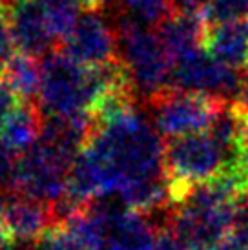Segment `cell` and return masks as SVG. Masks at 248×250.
Instances as JSON below:
<instances>
[{
  "label": "cell",
  "instance_id": "1",
  "mask_svg": "<svg viewBox=\"0 0 248 250\" xmlns=\"http://www.w3.org/2000/svg\"><path fill=\"white\" fill-rule=\"evenodd\" d=\"M119 62L128 75L133 93L145 103L170 88L172 59L157 31L119 17Z\"/></svg>",
  "mask_w": 248,
  "mask_h": 250
},
{
  "label": "cell",
  "instance_id": "2",
  "mask_svg": "<svg viewBox=\"0 0 248 250\" xmlns=\"http://www.w3.org/2000/svg\"><path fill=\"white\" fill-rule=\"evenodd\" d=\"M230 165L225 150L208 132L165 141V175L172 203H181L192 188L214 181Z\"/></svg>",
  "mask_w": 248,
  "mask_h": 250
},
{
  "label": "cell",
  "instance_id": "3",
  "mask_svg": "<svg viewBox=\"0 0 248 250\" xmlns=\"http://www.w3.org/2000/svg\"><path fill=\"white\" fill-rule=\"evenodd\" d=\"M75 159L39 139L17 161L11 190L42 203H57L68 194L69 170Z\"/></svg>",
  "mask_w": 248,
  "mask_h": 250
},
{
  "label": "cell",
  "instance_id": "4",
  "mask_svg": "<svg viewBox=\"0 0 248 250\" xmlns=\"http://www.w3.org/2000/svg\"><path fill=\"white\" fill-rule=\"evenodd\" d=\"M146 104L159 135L165 139H173L181 135L208 132L215 115L227 103L201 93L168 88Z\"/></svg>",
  "mask_w": 248,
  "mask_h": 250
},
{
  "label": "cell",
  "instance_id": "5",
  "mask_svg": "<svg viewBox=\"0 0 248 250\" xmlns=\"http://www.w3.org/2000/svg\"><path fill=\"white\" fill-rule=\"evenodd\" d=\"M241 70L219 62L205 48L193 49L172 61L170 88L201 93L230 104L239 86Z\"/></svg>",
  "mask_w": 248,
  "mask_h": 250
},
{
  "label": "cell",
  "instance_id": "6",
  "mask_svg": "<svg viewBox=\"0 0 248 250\" xmlns=\"http://www.w3.org/2000/svg\"><path fill=\"white\" fill-rule=\"evenodd\" d=\"M61 51L88 68L115 62L119 59L117 28L108 21L103 9L86 11L61 39Z\"/></svg>",
  "mask_w": 248,
  "mask_h": 250
},
{
  "label": "cell",
  "instance_id": "7",
  "mask_svg": "<svg viewBox=\"0 0 248 250\" xmlns=\"http://www.w3.org/2000/svg\"><path fill=\"white\" fill-rule=\"evenodd\" d=\"M0 227L15 239L39 241L55 230L51 205L17 192H0Z\"/></svg>",
  "mask_w": 248,
  "mask_h": 250
},
{
  "label": "cell",
  "instance_id": "8",
  "mask_svg": "<svg viewBox=\"0 0 248 250\" xmlns=\"http://www.w3.org/2000/svg\"><path fill=\"white\" fill-rule=\"evenodd\" d=\"M9 26L19 53L44 59L53 49L57 37L49 28L46 13L37 0H21L9 7Z\"/></svg>",
  "mask_w": 248,
  "mask_h": 250
},
{
  "label": "cell",
  "instance_id": "9",
  "mask_svg": "<svg viewBox=\"0 0 248 250\" xmlns=\"http://www.w3.org/2000/svg\"><path fill=\"white\" fill-rule=\"evenodd\" d=\"M208 21L203 15L172 13L157 26V35L170 59L186 55L193 49L205 48Z\"/></svg>",
  "mask_w": 248,
  "mask_h": 250
},
{
  "label": "cell",
  "instance_id": "10",
  "mask_svg": "<svg viewBox=\"0 0 248 250\" xmlns=\"http://www.w3.org/2000/svg\"><path fill=\"white\" fill-rule=\"evenodd\" d=\"M205 49L219 62L243 70L248 66V21L210 24Z\"/></svg>",
  "mask_w": 248,
  "mask_h": 250
},
{
  "label": "cell",
  "instance_id": "11",
  "mask_svg": "<svg viewBox=\"0 0 248 250\" xmlns=\"http://www.w3.org/2000/svg\"><path fill=\"white\" fill-rule=\"evenodd\" d=\"M42 125L44 117L41 106L33 101H21L0 128V139L15 153H24L41 139Z\"/></svg>",
  "mask_w": 248,
  "mask_h": 250
},
{
  "label": "cell",
  "instance_id": "12",
  "mask_svg": "<svg viewBox=\"0 0 248 250\" xmlns=\"http://www.w3.org/2000/svg\"><path fill=\"white\" fill-rule=\"evenodd\" d=\"M2 79L21 101H29L41 90V61L35 57L17 53L2 73Z\"/></svg>",
  "mask_w": 248,
  "mask_h": 250
},
{
  "label": "cell",
  "instance_id": "13",
  "mask_svg": "<svg viewBox=\"0 0 248 250\" xmlns=\"http://www.w3.org/2000/svg\"><path fill=\"white\" fill-rule=\"evenodd\" d=\"M123 19L141 26H159L173 13V0H117Z\"/></svg>",
  "mask_w": 248,
  "mask_h": 250
},
{
  "label": "cell",
  "instance_id": "14",
  "mask_svg": "<svg viewBox=\"0 0 248 250\" xmlns=\"http://www.w3.org/2000/svg\"><path fill=\"white\" fill-rule=\"evenodd\" d=\"M208 24L248 21V0H208Z\"/></svg>",
  "mask_w": 248,
  "mask_h": 250
},
{
  "label": "cell",
  "instance_id": "15",
  "mask_svg": "<svg viewBox=\"0 0 248 250\" xmlns=\"http://www.w3.org/2000/svg\"><path fill=\"white\" fill-rule=\"evenodd\" d=\"M15 55H17V46H15V39L11 33L9 19L6 13L0 11V77Z\"/></svg>",
  "mask_w": 248,
  "mask_h": 250
},
{
  "label": "cell",
  "instance_id": "16",
  "mask_svg": "<svg viewBox=\"0 0 248 250\" xmlns=\"http://www.w3.org/2000/svg\"><path fill=\"white\" fill-rule=\"evenodd\" d=\"M15 167H17L15 152L4 143V141L0 139V190H2V188H9V190H11Z\"/></svg>",
  "mask_w": 248,
  "mask_h": 250
},
{
  "label": "cell",
  "instance_id": "17",
  "mask_svg": "<svg viewBox=\"0 0 248 250\" xmlns=\"http://www.w3.org/2000/svg\"><path fill=\"white\" fill-rule=\"evenodd\" d=\"M230 106L234 108L241 117L248 119V66H245L241 70V77H239V86L235 91L234 99Z\"/></svg>",
  "mask_w": 248,
  "mask_h": 250
},
{
  "label": "cell",
  "instance_id": "18",
  "mask_svg": "<svg viewBox=\"0 0 248 250\" xmlns=\"http://www.w3.org/2000/svg\"><path fill=\"white\" fill-rule=\"evenodd\" d=\"M21 103V99L15 95V91L7 86V83L0 77V128L6 123L7 115L13 111V108Z\"/></svg>",
  "mask_w": 248,
  "mask_h": 250
},
{
  "label": "cell",
  "instance_id": "19",
  "mask_svg": "<svg viewBox=\"0 0 248 250\" xmlns=\"http://www.w3.org/2000/svg\"><path fill=\"white\" fill-rule=\"evenodd\" d=\"M230 167H234L237 170V174L241 175L248 188V123L245 132H243L241 141H239V148H237V155H235L234 165H230Z\"/></svg>",
  "mask_w": 248,
  "mask_h": 250
},
{
  "label": "cell",
  "instance_id": "20",
  "mask_svg": "<svg viewBox=\"0 0 248 250\" xmlns=\"http://www.w3.org/2000/svg\"><path fill=\"white\" fill-rule=\"evenodd\" d=\"M0 250H39V241H33V239H15V237H9L4 247Z\"/></svg>",
  "mask_w": 248,
  "mask_h": 250
},
{
  "label": "cell",
  "instance_id": "21",
  "mask_svg": "<svg viewBox=\"0 0 248 250\" xmlns=\"http://www.w3.org/2000/svg\"><path fill=\"white\" fill-rule=\"evenodd\" d=\"M79 6L84 7L86 11H93V9H103V6L108 0H77Z\"/></svg>",
  "mask_w": 248,
  "mask_h": 250
},
{
  "label": "cell",
  "instance_id": "22",
  "mask_svg": "<svg viewBox=\"0 0 248 250\" xmlns=\"http://www.w3.org/2000/svg\"><path fill=\"white\" fill-rule=\"evenodd\" d=\"M7 241H9V236H7L6 230L0 227V249H2V247H4V245L7 243Z\"/></svg>",
  "mask_w": 248,
  "mask_h": 250
}]
</instances>
